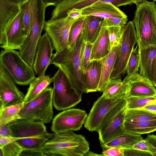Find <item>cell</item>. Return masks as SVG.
<instances>
[{"instance_id":"34","label":"cell","mask_w":156,"mask_h":156,"mask_svg":"<svg viewBox=\"0 0 156 156\" xmlns=\"http://www.w3.org/2000/svg\"><path fill=\"white\" fill-rule=\"evenodd\" d=\"M156 100V95L151 97L129 96L126 99L127 109H139Z\"/></svg>"},{"instance_id":"4","label":"cell","mask_w":156,"mask_h":156,"mask_svg":"<svg viewBox=\"0 0 156 156\" xmlns=\"http://www.w3.org/2000/svg\"><path fill=\"white\" fill-rule=\"evenodd\" d=\"M52 88L48 87L30 102L24 104L20 119L49 123L53 117Z\"/></svg>"},{"instance_id":"32","label":"cell","mask_w":156,"mask_h":156,"mask_svg":"<svg viewBox=\"0 0 156 156\" xmlns=\"http://www.w3.org/2000/svg\"><path fill=\"white\" fill-rule=\"evenodd\" d=\"M22 33L26 38L30 32L32 26V14L29 1L21 6Z\"/></svg>"},{"instance_id":"36","label":"cell","mask_w":156,"mask_h":156,"mask_svg":"<svg viewBox=\"0 0 156 156\" xmlns=\"http://www.w3.org/2000/svg\"><path fill=\"white\" fill-rule=\"evenodd\" d=\"M107 28L112 48L119 46L121 41L122 28L117 26Z\"/></svg>"},{"instance_id":"6","label":"cell","mask_w":156,"mask_h":156,"mask_svg":"<svg viewBox=\"0 0 156 156\" xmlns=\"http://www.w3.org/2000/svg\"><path fill=\"white\" fill-rule=\"evenodd\" d=\"M0 63L7 70L18 85H28L36 77L34 70L15 50H2Z\"/></svg>"},{"instance_id":"2","label":"cell","mask_w":156,"mask_h":156,"mask_svg":"<svg viewBox=\"0 0 156 156\" xmlns=\"http://www.w3.org/2000/svg\"><path fill=\"white\" fill-rule=\"evenodd\" d=\"M41 149L45 156H86L90 146L84 136L69 131L54 133Z\"/></svg>"},{"instance_id":"26","label":"cell","mask_w":156,"mask_h":156,"mask_svg":"<svg viewBox=\"0 0 156 156\" xmlns=\"http://www.w3.org/2000/svg\"><path fill=\"white\" fill-rule=\"evenodd\" d=\"M130 88V85L121 78L110 80L103 90L102 95L107 99L123 94L128 96Z\"/></svg>"},{"instance_id":"49","label":"cell","mask_w":156,"mask_h":156,"mask_svg":"<svg viewBox=\"0 0 156 156\" xmlns=\"http://www.w3.org/2000/svg\"><path fill=\"white\" fill-rule=\"evenodd\" d=\"M47 7L50 6H55L63 0H43Z\"/></svg>"},{"instance_id":"50","label":"cell","mask_w":156,"mask_h":156,"mask_svg":"<svg viewBox=\"0 0 156 156\" xmlns=\"http://www.w3.org/2000/svg\"><path fill=\"white\" fill-rule=\"evenodd\" d=\"M14 3L18 4L21 6L25 3L28 1V0H8Z\"/></svg>"},{"instance_id":"21","label":"cell","mask_w":156,"mask_h":156,"mask_svg":"<svg viewBox=\"0 0 156 156\" xmlns=\"http://www.w3.org/2000/svg\"><path fill=\"white\" fill-rule=\"evenodd\" d=\"M119 46L113 47L109 54L98 60L101 66V79L98 88V91L102 92L108 83L116 61Z\"/></svg>"},{"instance_id":"54","label":"cell","mask_w":156,"mask_h":156,"mask_svg":"<svg viewBox=\"0 0 156 156\" xmlns=\"http://www.w3.org/2000/svg\"><path fill=\"white\" fill-rule=\"evenodd\" d=\"M154 1H156V0H153Z\"/></svg>"},{"instance_id":"39","label":"cell","mask_w":156,"mask_h":156,"mask_svg":"<svg viewBox=\"0 0 156 156\" xmlns=\"http://www.w3.org/2000/svg\"><path fill=\"white\" fill-rule=\"evenodd\" d=\"M92 44L86 43L81 61V71L86 69L90 64V58Z\"/></svg>"},{"instance_id":"19","label":"cell","mask_w":156,"mask_h":156,"mask_svg":"<svg viewBox=\"0 0 156 156\" xmlns=\"http://www.w3.org/2000/svg\"><path fill=\"white\" fill-rule=\"evenodd\" d=\"M138 49L140 59L139 74L149 79L153 83L156 59V46L144 48H138Z\"/></svg>"},{"instance_id":"22","label":"cell","mask_w":156,"mask_h":156,"mask_svg":"<svg viewBox=\"0 0 156 156\" xmlns=\"http://www.w3.org/2000/svg\"><path fill=\"white\" fill-rule=\"evenodd\" d=\"M90 62L88 67L81 71L87 93L98 91L101 75V66L99 61Z\"/></svg>"},{"instance_id":"52","label":"cell","mask_w":156,"mask_h":156,"mask_svg":"<svg viewBox=\"0 0 156 156\" xmlns=\"http://www.w3.org/2000/svg\"><path fill=\"white\" fill-rule=\"evenodd\" d=\"M133 3H135L136 6L139 4L144 2L147 0H130Z\"/></svg>"},{"instance_id":"28","label":"cell","mask_w":156,"mask_h":156,"mask_svg":"<svg viewBox=\"0 0 156 156\" xmlns=\"http://www.w3.org/2000/svg\"><path fill=\"white\" fill-rule=\"evenodd\" d=\"M125 132L135 134L149 133L156 130V120L137 122L125 121Z\"/></svg>"},{"instance_id":"15","label":"cell","mask_w":156,"mask_h":156,"mask_svg":"<svg viewBox=\"0 0 156 156\" xmlns=\"http://www.w3.org/2000/svg\"><path fill=\"white\" fill-rule=\"evenodd\" d=\"M44 124L41 122L20 119L9 124L12 136L23 138L39 136L48 133Z\"/></svg>"},{"instance_id":"25","label":"cell","mask_w":156,"mask_h":156,"mask_svg":"<svg viewBox=\"0 0 156 156\" xmlns=\"http://www.w3.org/2000/svg\"><path fill=\"white\" fill-rule=\"evenodd\" d=\"M143 139L141 135L124 132L122 134L101 146L103 150L112 147L122 149L131 148L135 144Z\"/></svg>"},{"instance_id":"38","label":"cell","mask_w":156,"mask_h":156,"mask_svg":"<svg viewBox=\"0 0 156 156\" xmlns=\"http://www.w3.org/2000/svg\"><path fill=\"white\" fill-rule=\"evenodd\" d=\"M127 17H113L104 19L102 22L101 26L108 27L112 26L120 27L123 28L126 24Z\"/></svg>"},{"instance_id":"46","label":"cell","mask_w":156,"mask_h":156,"mask_svg":"<svg viewBox=\"0 0 156 156\" xmlns=\"http://www.w3.org/2000/svg\"><path fill=\"white\" fill-rule=\"evenodd\" d=\"M132 148L149 152L148 147L144 139L141 140L135 144Z\"/></svg>"},{"instance_id":"30","label":"cell","mask_w":156,"mask_h":156,"mask_svg":"<svg viewBox=\"0 0 156 156\" xmlns=\"http://www.w3.org/2000/svg\"><path fill=\"white\" fill-rule=\"evenodd\" d=\"M54 134L48 133L39 136L20 138L16 141L23 149H41L44 144Z\"/></svg>"},{"instance_id":"10","label":"cell","mask_w":156,"mask_h":156,"mask_svg":"<svg viewBox=\"0 0 156 156\" xmlns=\"http://www.w3.org/2000/svg\"><path fill=\"white\" fill-rule=\"evenodd\" d=\"M87 114L79 108H69L56 115L52 119L51 130L55 133L80 129L85 122Z\"/></svg>"},{"instance_id":"5","label":"cell","mask_w":156,"mask_h":156,"mask_svg":"<svg viewBox=\"0 0 156 156\" xmlns=\"http://www.w3.org/2000/svg\"><path fill=\"white\" fill-rule=\"evenodd\" d=\"M126 109L125 99L115 105L103 118L96 131L101 146L124 132Z\"/></svg>"},{"instance_id":"33","label":"cell","mask_w":156,"mask_h":156,"mask_svg":"<svg viewBox=\"0 0 156 156\" xmlns=\"http://www.w3.org/2000/svg\"><path fill=\"white\" fill-rule=\"evenodd\" d=\"M85 17L77 20L72 25L69 32L67 47L72 50L74 48L83 25Z\"/></svg>"},{"instance_id":"17","label":"cell","mask_w":156,"mask_h":156,"mask_svg":"<svg viewBox=\"0 0 156 156\" xmlns=\"http://www.w3.org/2000/svg\"><path fill=\"white\" fill-rule=\"evenodd\" d=\"M123 80L131 86L128 97H151L156 95V88L152 82L138 72L127 75Z\"/></svg>"},{"instance_id":"40","label":"cell","mask_w":156,"mask_h":156,"mask_svg":"<svg viewBox=\"0 0 156 156\" xmlns=\"http://www.w3.org/2000/svg\"><path fill=\"white\" fill-rule=\"evenodd\" d=\"M124 156H153L150 152L133 148L123 149Z\"/></svg>"},{"instance_id":"53","label":"cell","mask_w":156,"mask_h":156,"mask_svg":"<svg viewBox=\"0 0 156 156\" xmlns=\"http://www.w3.org/2000/svg\"><path fill=\"white\" fill-rule=\"evenodd\" d=\"M97 155H101L103 156L102 154H98L96 153H94V152L90 151H89L87 154L86 155V156H97Z\"/></svg>"},{"instance_id":"24","label":"cell","mask_w":156,"mask_h":156,"mask_svg":"<svg viewBox=\"0 0 156 156\" xmlns=\"http://www.w3.org/2000/svg\"><path fill=\"white\" fill-rule=\"evenodd\" d=\"M84 17L81 33L85 42L93 44L99 35L103 19L93 16Z\"/></svg>"},{"instance_id":"7","label":"cell","mask_w":156,"mask_h":156,"mask_svg":"<svg viewBox=\"0 0 156 156\" xmlns=\"http://www.w3.org/2000/svg\"><path fill=\"white\" fill-rule=\"evenodd\" d=\"M53 105L58 111L64 110L75 106L82 100V95L72 87L68 78L58 69L52 77Z\"/></svg>"},{"instance_id":"45","label":"cell","mask_w":156,"mask_h":156,"mask_svg":"<svg viewBox=\"0 0 156 156\" xmlns=\"http://www.w3.org/2000/svg\"><path fill=\"white\" fill-rule=\"evenodd\" d=\"M0 136H12L9 124L0 126Z\"/></svg>"},{"instance_id":"23","label":"cell","mask_w":156,"mask_h":156,"mask_svg":"<svg viewBox=\"0 0 156 156\" xmlns=\"http://www.w3.org/2000/svg\"><path fill=\"white\" fill-rule=\"evenodd\" d=\"M112 49L107 28L101 26L98 37L92 44L90 61L102 59L109 54Z\"/></svg>"},{"instance_id":"48","label":"cell","mask_w":156,"mask_h":156,"mask_svg":"<svg viewBox=\"0 0 156 156\" xmlns=\"http://www.w3.org/2000/svg\"><path fill=\"white\" fill-rule=\"evenodd\" d=\"M139 109H144L156 113V100Z\"/></svg>"},{"instance_id":"12","label":"cell","mask_w":156,"mask_h":156,"mask_svg":"<svg viewBox=\"0 0 156 156\" xmlns=\"http://www.w3.org/2000/svg\"><path fill=\"white\" fill-rule=\"evenodd\" d=\"M128 97V95L123 94L107 99L101 95L94 103L84 123V127L90 131H96L102 119L110 110Z\"/></svg>"},{"instance_id":"41","label":"cell","mask_w":156,"mask_h":156,"mask_svg":"<svg viewBox=\"0 0 156 156\" xmlns=\"http://www.w3.org/2000/svg\"><path fill=\"white\" fill-rule=\"evenodd\" d=\"M144 140L148 147L149 152L153 156H156V135H148Z\"/></svg>"},{"instance_id":"16","label":"cell","mask_w":156,"mask_h":156,"mask_svg":"<svg viewBox=\"0 0 156 156\" xmlns=\"http://www.w3.org/2000/svg\"><path fill=\"white\" fill-rule=\"evenodd\" d=\"M21 10V6L8 0H0V45Z\"/></svg>"},{"instance_id":"27","label":"cell","mask_w":156,"mask_h":156,"mask_svg":"<svg viewBox=\"0 0 156 156\" xmlns=\"http://www.w3.org/2000/svg\"><path fill=\"white\" fill-rule=\"evenodd\" d=\"M53 82L49 75L37 76L30 83L25 95L24 104L27 103L39 94Z\"/></svg>"},{"instance_id":"31","label":"cell","mask_w":156,"mask_h":156,"mask_svg":"<svg viewBox=\"0 0 156 156\" xmlns=\"http://www.w3.org/2000/svg\"><path fill=\"white\" fill-rule=\"evenodd\" d=\"M156 120V113L140 109H126L125 121L137 122Z\"/></svg>"},{"instance_id":"18","label":"cell","mask_w":156,"mask_h":156,"mask_svg":"<svg viewBox=\"0 0 156 156\" xmlns=\"http://www.w3.org/2000/svg\"><path fill=\"white\" fill-rule=\"evenodd\" d=\"M81 9L83 16H93L103 19L127 17L118 7L110 3L94 4Z\"/></svg>"},{"instance_id":"9","label":"cell","mask_w":156,"mask_h":156,"mask_svg":"<svg viewBox=\"0 0 156 156\" xmlns=\"http://www.w3.org/2000/svg\"><path fill=\"white\" fill-rule=\"evenodd\" d=\"M77 20L66 16L45 21L43 30L50 38L55 52L67 47L70 28Z\"/></svg>"},{"instance_id":"14","label":"cell","mask_w":156,"mask_h":156,"mask_svg":"<svg viewBox=\"0 0 156 156\" xmlns=\"http://www.w3.org/2000/svg\"><path fill=\"white\" fill-rule=\"evenodd\" d=\"M105 3H111L117 7L133 3L130 0H63L55 6L51 19L66 16L67 11L73 8L81 9L92 4Z\"/></svg>"},{"instance_id":"29","label":"cell","mask_w":156,"mask_h":156,"mask_svg":"<svg viewBox=\"0 0 156 156\" xmlns=\"http://www.w3.org/2000/svg\"><path fill=\"white\" fill-rule=\"evenodd\" d=\"M24 105L23 103L0 109V126L20 119V113Z\"/></svg>"},{"instance_id":"20","label":"cell","mask_w":156,"mask_h":156,"mask_svg":"<svg viewBox=\"0 0 156 156\" xmlns=\"http://www.w3.org/2000/svg\"><path fill=\"white\" fill-rule=\"evenodd\" d=\"M21 10L8 32L3 44L0 47L5 50L20 49L25 38L22 31Z\"/></svg>"},{"instance_id":"3","label":"cell","mask_w":156,"mask_h":156,"mask_svg":"<svg viewBox=\"0 0 156 156\" xmlns=\"http://www.w3.org/2000/svg\"><path fill=\"white\" fill-rule=\"evenodd\" d=\"M139 48L156 46V4L146 1L137 5L133 20Z\"/></svg>"},{"instance_id":"44","label":"cell","mask_w":156,"mask_h":156,"mask_svg":"<svg viewBox=\"0 0 156 156\" xmlns=\"http://www.w3.org/2000/svg\"><path fill=\"white\" fill-rule=\"evenodd\" d=\"M66 16L76 20L83 17L81 9L76 8H73L69 10L66 13Z\"/></svg>"},{"instance_id":"1","label":"cell","mask_w":156,"mask_h":156,"mask_svg":"<svg viewBox=\"0 0 156 156\" xmlns=\"http://www.w3.org/2000/svg\"><path fill=\"white\" fill-rule=\"evenodd\" d=\"M86 42L81 32L72 50L67 47L53 54L51 62L60 69L66 76L72 88L82 95L87 93L83 80L81 69V61Z\"/></svg>"},{"instance_id":"37","label":"cell","mask_w":156,"mask_h":156,"mask_svg":"<svg viewBox=\"0 0 156 156\" xmlns=\"http://www.w3.org/2000/svg\"><path fill=\"white\" fill-rule=\"evenodd\" d=\"M23 149L16 141L0 147L4 156H19Z\"/></svg>"},{"instance_id":"47","label":"cell","mask_w":156,"mask_h":156,"mask_svg":"<svg viewBox=\"0 0 156 156\" xmlns=\"http://www.w3.org/2000/svg\"><path fill=\"white\" fill-rule=\"evenodd\" d=\"M20 139L13 136H0V147Z\"/></svg>"},{"instance_id":"35","label":"cell","mask_w":156,"mask_h":156,"mask_svg":"<svg viewBox=\"0 0 156 156\" xmlns=\"http://www.w3.org/2000/svg\"><path fill=\"white\" fill-rule=\"evenodd\" d=\"M137 45L133 48L128 60L126 69L127 76L138 73L140 67V55Z\"/></svg>"},{"instance_id":"11","label":"cell","mask_w":156,"mask_h":156,"mask_svg":"<svg viewBox=\"0 0 156 156\" xmlns=\"http://www.w3.org/2000/svg\"><path fill=\"white\" fill-rule=\"evenodd\" d=\"M14 79L0 63V109L24 103L25 95Z\"/></svg>"},{"instance_id":"42","label":"cell","mask_w":156,"mask_h":156,"mask_svg":"<svg viewBox=\"0 0 156 156\" xmlns=\"http://www.w3.org/2000/svg\"><path fill=\"white\" fill-rule=\"evenodd\" d=\"M101 154L106 156H124L123 149L115 147L103 150Z\"/></svg>"},{"instance_id":"43","label":"cell","mask_w":156,"mask_h":156,"mask_svg":"<svg viewBox=\"0 0 156 156\" xmlns=\"http://www.w3.org/2000/svg\"><path fill=\"white\" fill-rule=\"evenodd\" d=\"M45 156L42 149L34 148L23 149L19 156Z\"/></svg>"},{"instance_id":"8","label":"cell","mask_w":156,"mask_h":156,"mask_svg":"<svg viewBox=\"0 0 156 156\" xmlns=\"http://www.w3.org/2000/svg\"><path fill=\"white\" fill-rule=\"evenodd\" d=\"M137 43L136 32L133 21L122 28L121 41L118 57L110 79L121 78L125 72L127 64L135 44Z\"/></svg>"},{"instance_id":"13","label":"cell","mask_w":156,"mask_h":156,"mask_svg":"<svg viewBox=\"0 0 156 156\" xmlns=\"http://www.w3.org/2000/svg\"><path fill=\"white\" fill-rule=\"evenodd\" d=\"M54 49L50 38L45 33L40 39L34 59L33 68L37 76L45 75L47 68L51 64Z\"/></svg>"},{"instance_id":"51","label":"cell","mask_w":156,"mask_h":156,"mask_svg":"<svg viewBox=\"0 0 156 156\" xmlns=\"http://www.w3.org/2000/svg\"><path fill=\"white\" fill-rule=\"evenodd\" d=\"M154 87L156 88V59L155 61V64L154 68V81L153 83Z\"/></svg>"}]
</instances>
